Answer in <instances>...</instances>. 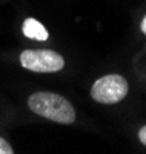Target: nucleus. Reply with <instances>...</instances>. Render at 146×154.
<instances>
[{"label": "nucleus", "mask_w": 146, "mask_h": 154, "mask_svg": "<svg viewBox=\"0 0 146 154\" xmlns=\"http://www.w3.org/2000/svg\"><path fill=\"white\" fill-rule=\"evenodd\" d=\"M28 106L32 112L42 116L57 123H72L75 120V112L72 105L65 97L56 93L38 91L29 96Z\"/></svg>", "instance_id": "f257e3e1"}, {"label": "nucleus", "mask_w": 146, "mask_h": 154, "mask_svg": "<svg viewBox=\"0 0 146 154\" xmlns=\"http://www.w3.org/2000/svg\"><path fill=\"white\" fill-rule=\"evenodd\" d=\"M128 82L123 75L108 74L100 77L91 88V97L99 103H117L126 97L128 94Z\"/></svg>", "instance_id": "f03ea898"}, {"label": "nucleus", "mask_w": 146, "mask_h": 154, "mask_svg": "<svg viewBox=\"0 0 146 154\" xmlns=\"http://www.w3.org/2000/svg\"><path fill=\"white\" fill-rule=\"evenodd\" d=\"M20 63L34 72H57L65 66L63 57L51 49H25L20 54Z\"/></svg>", "instance_id": "7ed1b4c3"}, {"label": "nucleus", "mask_w": 146, "mask_h": 154, "mask_svg": "<svg viewBox=\"0 0 146 154\" xmlns=\"http://www.w3.org/2000/svg\"><path fill=\"white\" fill-rule=\"evenodd\" d=\"M23 34L37 42H45L48 38V31L43 25L35 19H26L23 23Z\"/></svg>", "instance_id": "20e7f679"}, {"label": "nucleus", "mask_w": 146, "mask_h": 154, "mask_svg": "<svg viewBox=\"0 0 146 154\" xmlns=\"http://www.w3.org/2000/svg\"><path fill=\"white\" fill-rule=\"evenodd\" d=\"M14 151H12V146L6 142L5 139L0 137V154H12Z\"/></svg>", "instance_id": "39448f33"}, {"label": "nucleus", "mask_w": 146, "mask_h": 154, "mask_svg": "<svg viewBox=\"0 0 146 154\" xmlns=\"http://www.w3.org/2000/svg\"><path fill=\"white\" fill-rule=\"evenodd\" d=\"M138 139H140V142L146 146V125L140 128V131H138Z\"/></svg>", "instance_id": "423d86ee"}, {"label": "nucleus", "mask_w": 146, "mask_h": 154, "mask_svg": "<svg viewBox=\"0 0 146 154\" xmlns=\"http://www.w3.org/2000/svg\"><path fill=\"white\" fill-rule=\"evenodd\" d=\"M141 31H143V34L146 35V16H144L143 20H141Z\"/></svg>", "instance_id": "0eeeda50"}]
</instances>
